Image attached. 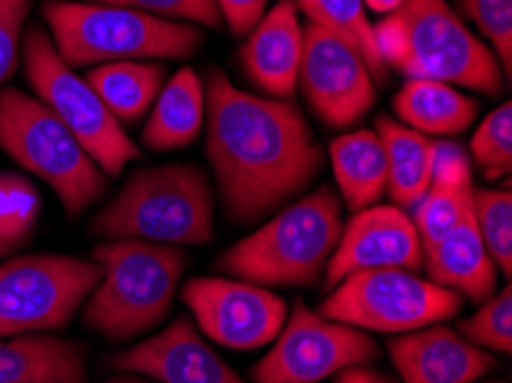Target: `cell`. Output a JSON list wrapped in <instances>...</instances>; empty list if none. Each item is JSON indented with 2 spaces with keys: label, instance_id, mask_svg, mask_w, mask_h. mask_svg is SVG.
Wrapping results in <instances>:
<instances>
[{
  "label": "cell",
  "instance_id": "6da1fadb",
  "mask_svg": "<svg viewBox=\"0 0 512 383\" xmlns=\"http://www.w3.org/2000/svg\"><path fill=\"white\" fill-rule=\"evenodd\" d=\"M205 124L209 163L237 221L285 205L322 170V150L299 108L239 90L221 69L207 74Z\"/></svg>",
  "mask_w": 512,
  "mask_h": 383
},
{
  "label": "cell",
  "instance_id": "7a4b0ae2",
  "mask_svg": "<svg viewBox=\"0 0 512 383\" xmlns=\"http://www.w3.org/2000/svg\"><path fill=\"white\" fill-rule=\"evenodd\" d=\"M104 276L85 303V326L122 342L157 326L173 306L184 273L182 248L143 239H111L95 248Z\"/></svg>",
  "mask_w": 512,
  "mask_h": 383
},
{
  "label": "cell",
  "instance_id": "3957f363",
  "mask_svg": "<svg viewBox=\"0 0 512 383\" xmlns=\"http://www.w3.org/2000/svg\"><path fill=\"white\" fill-rule=\"evenodd\" d=\"M343 232V211L322 186L221 255L219 269L260 287H308L327 269Z\"/></svg>",
  "mask_w": 512,
  "mask_h": 383
},
{
  "label": "cell",
  "instance_id": "277c9868",
  "mask_svg": "<svg viewBox=\"0 0 512 383\" xmlns=\"http://www.w3.org/2000/svg\"><path fill=\"white\" fill-rule=\"evenodd\" d=\"M44 21L69 67L141 58H191L203 46L200 28L104 3L44 0Z\"/></svg>",
  "mask_w": 512,
  "mask_h": 383
},
{
  "label": "cell",
  "instance_id": "5b68a950",
  "mask_svg": "<svg viewBox=\"0 0 512 383\" xmlns=\"http://www.w3.org/2000/svg\"><path fill=\"white\" fill-rule=\"evenodd\" d=\"M214 198L196 166L138 170L118 198L92 221V232L108 239H143L168 246L212 241Z\"/></svg>",
  "mask_w": 512,
  "mask_h": 383
},
{
  "label": "cell",
  "instance_id": "8992f818",
  "mask_svg": "<svg viewBox=\"0 0 512 383\" xmlns=\"http://www.w3.org/2000/svg\"><path fill=\"white\" fill-rule=\"evenodd\" d=\"M0 150L44 179L69 216H79L106 191V175L76 136L40 99L0 90Z\"/></svg>",
  "mask_w": 512,
  "mask_h": 383
},
{
  "label": "cell",
  "instance_id": "52a82bcc",
  "mask_svg": "<svg viewBox=\"0 0 512 383\" xmlns=\"http://www.w3.org/2000/svg\"><path fill=\"white\" fill-rule=\"evenodd\" d=\"M21 46L23 69H26L30 88L72 131L104 175H120L129 161L141 159V150L134 140L108 113L90 83L76 76L74 69L62 60L44 28H30Z\"/></svg>",
  "mask_w": 512,
  "mask_h": 383
},
{
  "label": "cell",
  "instance_id": "ba28073f",
  "mask_svg": "<svg viewBox=\"0 0 512 383\" xmlns=\"http://www.w3.org/2000/svg\"><path fill=\"white\" fill-rule=\"evenodd\" d=\"M393 14L405 33V58L398 72L407 78H430L490 97L506 88L494 51L464 26L446 0H405Z\"/></svg>",
  "mask_w": 512,
  "mask_h": 383
},
{
  "label": "cell",
  "instance_id": "9c48e42d",
  "mask_svg": "<svg viewBox=\"0 0 512 383\" xmlns=\"http://www.w3.org/2000/svg\"><path fill=\"white\" fill-rule=\"evenodd\" d=\"M462 308V296L402 269L359 271L340 280L320 306L333 322L379 333H409L446 322Z\"/></svg>",
  "mask_w": 512,
  "mask_h": 383
},
{
  "label": "cell",
  "instance_id": "30bf717a",
  "mask_svg": "<svg viewBox=\"0 0 512 383\" xmlns=\"http://www.w3.org/2000/svg\"><path fill=\"white\" fill-rule=\"evenodd\" d=\"M97 262L69 255H26L0 264V338L56 331L99 285Z\"/></svg>",
  "mask_w": 512,
  "mask_h": 383
},
{
  "label": "cell",
  "instance_id": "8fae6325",
  "mask_svg": "<svg viewBox=\"0 0 512 383\" xmlns=\"http://www.w3.org/2000/svg\"><path fill=\"white\" fill-rule=\"evenodd\" d=\"M379 349L359 328L333 322L294 303L269 354L253 367L255 383H317L352 365H368Z\"/></svg>",
  "mask_w": 512,
  "mask_h": 383
},
{
  "label": "cell",
  "instance_id": "7c38bea8",
  "mask_svg": "<svg viewBox=\"0 0 512 383\" xmlns=\"http://www.w3.org/2000/svg\"><path fill=\"white\" fill-rule=\"evenodd\" d=\"M301 92L313 113L333 129L352 127L375 106L377 92L359 51L343 37L308 23L301 56Z\"/></svg>",
  "mask_w": 512,
  "mask_h": 383
},
{
  "label": "cell",
  "instance_id": "4fadbf2b",
  "mask_svg": "<svg viewBox=\"0 0 512 383\" xmlns=\"http://www.w3.org/2000/svg\"><path fill=\"white\" fill-rule=\"evenodd\" d=\"M182 301L209 340L230 349H258L274 342L287 319L281 296L228 278H191Z\"/></svg>",
  "mask_w": 512,
  "mask_h": 383
},
{
  "label": "cell",
  "instance_id": "5bb4252c",
  "mask_svg": "<svg viewBox=\"0 0 512 383\" xmlns=\"http://www.w3.org/2000/svg\"><path fill=\"white\" fill-rule=\"evenodd\" d=\"M423 269V246L409 211L395 205H372L349 218L327 262V287L359 271Z\"/></svg>",
  "mask_w": 512,
  "mask_h": 383
},
{
  "label": "cell",
  "instance_id": "9a60e30c",
  "mask_svg": "<svg viewBox=\"0 0 512 383\" xmlns=\"http://www.w3.org/2000/svg\"><path fill=\"white\" fill-rule=\"evenodd\" d=\"M111 367L157 383H244L184 317L113 356Z\"/></svg>",
  "mask_w": 512,
  "mask_h": 383
},
{
  "label": "cell",
  "instance_id": "2e32d148",
  "mask_svg": "<svg viewBox=\"0 0 512 383\" xmlns=\"http://www.w3.org/2000/svg\"><path fill=\"white\" fill-rule=\"evenodd\" d=\"M405 383H473L494 367V356L448 326H425L389 342Z\"/></svg>",
  "mask_w": 512,
  "mask_h": 383
},
{
  "label": "cell",
  "instance_id": "e0dca14e",
  "mask_svg": "<svg viewBox=\"0 0 512 383\" xmlns=\"http://www.w3.org/2000/svg\"><path fill=\"white\" fill-rule=\"evenodd\" d=\"M304 28L299 23L297 0H278L265 12L242 46L246 76L274 99H290L297 90Z\"/></svg>",
  "mask_w": 512,
  "mask_h": 383
},
{
  "label": "cell",
  "instance_id": "ac0fdd59",
  "mask_svg": "<svg viewBox=\"0 0 512 383\" xmlns=\"http://www.w3.org/2000/svg\"><path fill=\"white\" fill-rule=\"evenodd\" d=\"M423 267L434 285L453 289L476 303H485L496 289V264L480 239L471 200L455 228L423 255Z\"/></svg>",
  "mask_w": 512,
  "mask_h": 383
},
{
  "label": "cell",
  "instance_id": "d6986e66",
  "mask_svg": "<svg viewBox=\"0 0 512 383\" xmlns=\"http://www.w3.org/2000/svg\"><path fill=\"white\" fill-rule=\"evenodd\" d=\"M0 383H88V356L56 335L0 338Z\"/></svg>",
  "mask_w": 512,
  "mask_h": 383
},
{
  "label": "cell",
  "instance_id": "ffe728a7",
  "mask_svg": "<svg viewBox=\"0 0 512 383\" xmlns=\"http://www.w3.org/2000/svg\"><path fill=\"white\" fill-rule=\"evenodd\" d=\"M205 122V85L193 69L184 67L161 88L154 111L143 129L150 150H180L198 138Z\"/></svg>",
  "mask_w": 512,
  "mask_h": 383
},
{
  "label": "cell",
  "instance_id": "44dd1931",
  "mask_svg": "<svg viewBox=\"0 0 512 383\" xmlns=\"http://www.w3.org/2000/svg\"><path fill=\"white\" fill-rule=\"evenodd\" d=\"M393 108L405 127L423 136L462 134L478 115V104L471 97L430 78H407Z\"/></svg>",
  "mask_w": 512,
  "mask_h": 383
},
{
  "label": "cell",
  "instance_id": "7402d4cb",
  "mask_svg": "<svg viewBox=\"0 0 512 383\" xmlns=\"http://www.w3.org/2000/svg\"><path fill=\"white\" fill-rule=\"evenodd\" d=\"M377 136L386 152V189L395 207L414 209L432 186L434 140L389 117L377 120Z\"/></svg>",
  "mask_w": 512,
  "mask_h": 383
},
{
  "label": "cell",
  "instance_id": "603a6c76",
  "mask_svg": "<svg viewBox=\"0 0 512 383\" xmlns=\"http://www.w3.org/2000/svg\"><path fill=\"white\" fill-rule=\"evenodd\" d=\"M333 175L352 211L372 207L386 191V152L377 131L361 129L338 136L329 145Z\"/></svg>",
  "mask_w": 512,
  "mask_h": 383
},
{
  "label": "cell",
  "instance_id": "cb8c5ba5",
  "mask_svg": "<svg viewBox=\"0 0 512 383\" xmlns=\"http://www.w3.org/2000/svg\"><path fill=\"white\" fill-rule=\"evenodd\" d=\"M166 72L161 65L141 60L106 62L90 69L85 81L104 101L115 120L120 124H136L154 106L161 88H164Z\"/></svg>",
  "mask_w": 512,
  "mask_h": 383
},
{
  "label": "cell",
  "instance_id": "d4e9b609",
  "mask_svg": "<svg viewBox=\"0 0 512 383\" xmlns=\"http://www.w3.org/2000/svg\"><path fill=\"white\" fill-rule=\"evenodd\" d=\"M297 7L308 17V23L320 26L329 33L343 37L370 69L372 81H386V65L379 58L375 35L366 17L363 0H297Z\"/></svg>",
  "mask_w": 512,
  "mask_h": 383
},
{
  "label": "cell",
  "instance_id": "484cf974",
  "mask_svg": "<svg viewBox=\"0 0 512 383\" xmlns=\"http://www.w3.org/2000/svg\"><path fill=\"white\" fill-rule=\"evenodd\" d=\"M471 209L487 253L506 276L512 273V193L471 189Z\"/></svg>",
  "mask_w": 512,
  "mask_h": 383
},
{
  "label": "cell",
  "instance_id": "4316f807",
  "mask_svg": "<svg viewBox=\"0 0 512 383\" xmlns=\"http://www.w3.org/2000/svg\"><path fill=\"white\" fill-rule=\"evenodd\" d=\"M471 189H451V186L432 184L428 193L418 200L411 221H414L418 239H421L423 255L455 228L464 214V207L469 205Z\"/></svg>",
  "mask_w": 512,
  "mask_h": 383
},
{
  "label": "cell",
  "instance_id": "83f0119b",
  "mask_svg": "<svg viewBox=\"0 0 512 383\" xmlns=\"http://www.w3.org/2000/svg\"><path fill=\"white\" fill-rule=\"evenodd\" d=\"M42 198L33 184L17 173H0V237L19 246L33 232Z\"/></svg>",
  "mask_w": 512,
  "mask_h": 383
},
{
  "label": "cell",
  "instance_id": "f1b7e54d",
  "mask_svg": "<svg viewBox=\"0 0 512 383\" xmlns=\"http://www.w3.org/2000/svg\"><path fill=\"white\" fill-rule=\"evenodd\" d=\"M471 159L485 177L496 179L512 170V104L506 101L480 122L471 140Z\"/></svg>",
  "mask_w": 512,
  "mask_h": 383
},
{
  "label": "cell",
  "instance_id": "f546056e",
  "mask_svg": "<svg viewBox=\"0 0 512 383\" xmlns=\"http://www.w3.org/2000/svg\"><path fill=\"white\" fill-rule=\"evenodd\" d=\"M460 335L480 349L510 354L512 351V289L506 285L492 294L476 315L460 322Z\"/></svg>",
  "mask_w": 512,
  "mask_h": 383
},
{
  "label": "cell",
  "instance_id": "4dcf8cb0",
  "mask_svg": "<svg viewBox=\"0 0 512 383\" xmlns=\"http://www.w3.org/2000/svg\"><path fill=\"white\" fill-rule=\"evenodd\" d=\"M462 10L494 46L506 81L512 72V0H460Z\"/></svg>",
  "mask_w": 512,
  "mask_h": 383
},
{
  "label": "cell",
  "instance_id": "1f68e13d",
  "mask_svg": "<svg viewBox=\"0 0 512 383\" xmlns=\"http://www.w3.org/2000/svg\"><path fill=\"white\" fill-rule=\"evenodd\" d=\"M90 3L120 5L166 21H191L205 28H219L221 10L216 0H90Z\"/></svg>",
  "mask_w": 512,
  "mask_h": 383
},
{
  "label": "cell",
  "instance_id": "d6a6232c",
  "mask_svg": "<svg viewBox=\"0 0 512 383\" xmlns=\"http://www.w3.org/2000/svg\"><path fill=\"white\" fill-rule=\"evenodd\" d=\"M33 0H0V85L14 72L19 60L23 23Z\"/></svg>",
  "mask_w": 512,
  "mask_h": 383
},
{
  "label": "cell",
  "instance_id": "836d02e7",
  "mask_svg": "<svg viewBox=\"0 0 512 383\" xmlns=\"http://www.w3.org/2000/svg\"><path fill=\"white\" fill-rule=\"evenodd\" d=\"M432 184L451 189H471V159L453 140H434L432 147Z\"/></svg>",
  "mask_w": 512,
  "mask_h": 383
},
{
  "label": "cell",
  "instance_id": "e575fe53",
  "mask_svg": "<svg viewBox=\"0 0 512 383\" xmlns=\"http://www.w3.org/2000/svg\"><path fill=\"white\" fill-rule=\"evenodd\" d=\"M221 19L237 37L248 35L262 17H265L269 0H216Z\"/></svg>",
  "mask_w": 512,
  "mask_h": 383
},
{
  "label": "cell",
  "instance_id": "d590c367",
  "mask_svg": "<svg viewBox=\"0 0 512 383\" xmlns=\"http://www.w3.org/2000/svg\"><path fill=\"white\" fill-rule=\"evenodd\" d=\"M336 383H391L384 374L370 370L368 365H352L338 372Z\"/></svg>",
  "mask_w": 512,
  "mask_h": 383
},
{
  "label": "cell",
  "instance_id": "8d00e7d4",
  "mask_svg": "<svg viewBox=\"0 0 512 383\" xmlns=\"http://www.w3.org/2000/svg\"><path fill=\"white\" fill-rule=\"evenodd\" d=\"M402 3H405V0H363V5L379 14H393L395 10H400Z\"/></svg>",
  "mask_w": 512,
  "mask_h": 383
},
{
  "label": "cell",
  "instance_id": "74e56055",
  "mask_svg": "<svg viewBox=\"0 0 512 383\" xmlns=\"http://www.w3.org/2000/svg\"><path fill=\"white\" fill-rule=\"evenodd\" d=\"M106 383H157V381H152V379H141V377H136V374L124 372V374H120V377H111V379H108Z\"/></svg>",
  "mask_w": 512,
  "mask_h": 383
},
{
  "label": "cell",
  "instance_id": "f35d334b",
  "mask_svg": "<svg viewBox=\"0 0 512 383\" xmlns=\"http://www.w3.org/2000/svg\"><path fill=\"white\" fill-rule=\"evenodd\" d=\"M14 248H17V246H12L10 244V241H7V239H3V237H0V257H5L7 253H12V250Z\"/></svg>",
  "mask_w": 512,
  "mask_h": 383
},
{
  "label": "cell",
  "instance_id": "ab89813d",
  "mask_svg": "<svg viewBox=\"0 0 512 383\" xmlns=\"http://www.w3.org/2000/svg\"><path fill=\"white\" fill-rule=\"evenodd\" d=\"M492 383H503V381H492Z\"/></svg>",
  "mask_w": 512,
  "mask_h": 383
}]
</instances>
